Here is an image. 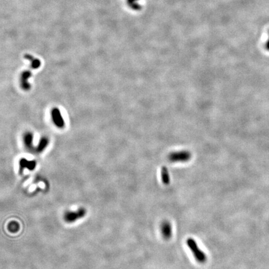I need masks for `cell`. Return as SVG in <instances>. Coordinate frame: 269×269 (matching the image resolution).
Instances as JSON below:
<instances>
[{"label": "cell", "instance_id": "cell-1", "mask_svg": "<svg viewBox=\"0 0 269 269\" xmlns=\"http://www.w3.org/2000/svg\"><path fill=\"white\" fill-rule=\"evenodd\" d=\"M186 244L197 262L202 264L206 262L207 261L206 255L198 247L196 242L193 239L188 238L186 240Z\"/></svg>", "mask_w": 269, "mask_h": 269}, {"label": "cell", "instance_id": "cell-2", "mask_svg": "<svg viewBox=\"0 0 269 269\" xmlns=\"http://www.w3.org/2000/svg\"><path fill=\"white\" fill-rule=\"evenodd\" d=\"M191 153L188 151L173 152L169 154L168 159L172 162H186L190 160Z\"/></svg>", "mask_w": 269, "mask_h": 269}, {"label": "cell", "instance_id": "cell-3", "mask_svg": "<svg viewBox=\"0 0 269 269\" xmlns=\"http://www.w3.org/2000/svg\"><path fill=\"white\" fill-rule=\"evenodd\" d=\"M161 233L163 237L166 239L168 240L171 237L172 235V227L171 224L168 221H164L161 226Z\"/></svg>", "mask_w": 269, "mask_h": 269}, {"label": "cell", "instance_id": "cell-4", "mask_svg": "<svg viewBox=\"0 0 269 269\" xmlns=\"http://www.w3.org/2000/svg\"><path fill=\"white\" fill-rule=\"evenodd\" d=\"M161 180L163 184L165 185H168L170 183V176L169 175L168 170L166 166H163L161 171Z\"/></svg>", "mask_w": 269, "mask_h": 269}, {"label": "cell", "instance_id": "cell-5", "mask_svg": "<svg viewBox=\"0 0 269 269\" xmlns=\"http://www.w3.org/2000/svg\"><path fill=\"white\" fill-rule=\"evenodd\" d=\"M137 1H138V0H127V2H128V5L132 9H135V10H138L140 8V6L138 3H136Z\"/></svg>", "mask_w": 269, "mask_h": 269}, {"label": "cell", "instance_id": "cell-6", "mask_svg": "<svg viewBox=\"0 0 269 269\" xmlns=\"http://www.w3.org/2000/svg\"><path fill=\"white\" fill-rule=\"evenodd\" d=\"M266 48H267V49L269 51V40L267 41V44H266Z\"/></svg>", "mask_w": 269, "mask_h": 269}]
</instances>
